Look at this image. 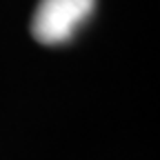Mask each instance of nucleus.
Instances as JSON below:
<instances>
[{
  "mask_svg": "<svg viewBox=\"0 0 160 160\" xmlns=\"http://www.w3.org/2000/svg\"><path fill=\"white\" fill-rule=\"evenodd\" d=\"M96 9V0H40L31 18V36L40 45L69 42Z\"/></svg>",
  "mask_w": 160,
  "mask_h": 160,
  "instance_id": "obj_1",
  "label": "nucleus"
}]
</instances>
